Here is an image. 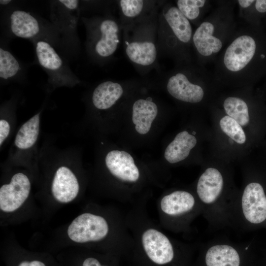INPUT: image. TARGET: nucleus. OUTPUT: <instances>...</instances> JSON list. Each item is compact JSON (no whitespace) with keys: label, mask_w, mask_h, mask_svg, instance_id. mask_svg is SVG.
I'll return each instance as SVG.
<instances>
[{"label":"nucleus","mask_w":266,"mask_h":266,"mask_svg":"<svg viewBox=\"0 0 266 266\" xmlns=\"http://www.w3.org/2000/svg\"><path fill=\"white\" fill-rule=\"evenodd\" d=\"M217 84L249 85L266 77V32L263 27L238 22L237 29L214 62Z\"/></svg>","instance_id":"nucleus-1"},{"label":"nucleus","mask_w":266,"mask_h":266,"mask_svg":"<svg viewBox=\"0 0 266 266\" xmlns=\"http://www.w3.org/2000/svg\"><path fill=\"white\" fill-rule=\"evenodd\" d=\"M144 201L131 205L125 213L133 245L125 259L131 266H182L192 244L175 239L148 216Z\"/></svg>","instance_id":"nucleus-2"},{"label":"nucleus","mask_w":266,"mask_h":266,"mask_svg":"<svg viewBox=\"0 0 266 266\" xmlns=\"http://www.w3.org/2000/svg\"><path fill=\"white\" fill-rule=\"evenodd\" d=\"M215 6L194 31V62L205 66L214 62L234 34L238 25L236 0H217Z\"/></svg>","instance_id":"nucleus-3"},{"label":"nucleus","mask_w":266,"mask_h":266,"mask_svg":"<svg viewBox=\"0 0 266 266\" xmlns=\"http://www.w3.org/2000/svg\"><path fill=\"white\" fill-rule=\"evenodd\" d=\"M67 233L69 238L77 243L108 241L121 260L127 257L133 245L127 225L125 213L121 210L111 219L95 213H82L72 221Z\"/></svg>","instance_id":"nucleus-4"},{"label":"nucleus","mask_w":266,"mask_h":266,"mask_svg":"<svg viewBox=\"0 0 266 266\" xmlns=\"http://www.w3.org/2000/svg\"><path fill=\"white\" fill-rule=\"evenodd\" d=\"M193 33L192 24L175 3L165 1L158 15L157 46L159 57L170 59L175 65L194 62Z\"/></svg>","instance_id":"nucleus-5"},{"label":"nucleus","mask_w":266,"mask_h":266,"mask_svg":"<svg viewBox=\"0 0 266 266\" xmlns=\"http://www.w3.org/2000/svg\"><path fill=\"white\" fill-rule=\"evenodd\" d=\"M158 11L122 28L125 54L142 75L159 68L157 46Z\"/></svg>","instance_id":"nucleus-6"},{"label":"nucleus","mask_w":266,"mask_h":266,"mask_svg":"<svg viewBox=\"0 0 266 266\" xmlns=\"http://www.w3.org/2000/svg\"><path fill=\"white\" fill-rule=\"evenodd\" d=\"M159 225L174 233L189 234L194 220L202 214V207L196 195L175 190L163 196L157 203Z\"/></svg>","instance_id":"nucleus-7"},{"label":"nucleus","mask_w":266,"mask_h":266,"mask_svg":"<svg viewBox=\"0 0 266 266\" xmlns=\"http://www.w3.org/2000/svg\"><path fill=\"white\" fill-rule=\"evenodd\" d=\"M163 77L171 96L191 104L200 103L204 99L206 84L216 83L212 72L195 62L175 65Z\"/></svg>","instance_id":"nucleus-8"},{"label":"nucleus","mask_w":266,"mask_h":266,"mask_svg":"<svg viewBox=\"0 0 266 266\" xmlns=\"http://www.w3.org/2000/svg\"><path fill=\"white\" fill-rule=\"evenodd\" d=\"M87 32L86 50L95 63L108 62L118 49L122 37L119 19L111 14L83 17Z\"/></svg>","instance_id":"nucleus-9"},{"label":"nucleus","mask_w":266,"mask_h":266,"mask_svg":"<svg viewBox=\"0 0 266 266\" xmlns=\"http://www.w3.org/2000/svg\"><path fill=\"white\" fill-rule=\"evenodd\" d=\"M35 51L37 62L47 73L49 81L60 85L79 82L77 76L48 42L42 39L36 41Z\"/></svg>","instance_id":"nucleus-10"},{"label":"nucleus","mask_w":266,"mask_h":266,"mask_svg":"<svg viewBox=\"0 0 266 266\" xmlns=\"http://www.w3.org/2000/svg\"><path fill=\"white\" fill-rule=\"evenodd\" d=\"M204 244L205 266H241V253L249 245L224 237H215Z\"/></svg>","instance_id":"nucleus-11"},{"label":"nucleus","mask_w":266,"mask_h":266,"mask_svg":"<svg viewBox=\"0 0 266 266\" xmlns=\"http://www.w3.org/2000/svg\"><path fill=\"white\" fill-rule=\"evenodd\" d=\"M31 183L27 176L19 172L14 174L10 182L0 188V209L5 212H12L26 201L30 194Z\"/></svg>","instance_id":"nucleus-12"},{"label":"nucleus","mask_w":266,"mask_h":266,"mask_svg":"<svg viewBox=\"0 0 266 266\" xmlns=\"http://www.w3.org/2000/svg\"><path fill=\"white\" fill-rule=\"evenodd\" d=\"M163 0H120L116 1L122 28L157 12Z\"/></svg>","instance_id":"nucleus-13"},{"label":"nucleus","mask_w":266,"mask_h":266,"mask_svg":"<svg viewBox=\"0 0 266 266\" xmlns=\"http://www.w3.org/2000/svg\"><path fill=\"white\" fill-rule=\"evenodd\" d=\"M105 162L110 173L118 180L129 183H135L139 180V169L128 152L111 151L106 155Z\"/></svg>","instance_id":"nucleus-14"},{"label":"nucleus","mask_w":266,"mask_h":266,"mask_svg":"<svg viewBox=\"0 0 266 266\" xmlns=\"http://www.w3.org/2000/svg\"><path fill=\"white\" fill-rule=\"evenodd\" d=\"M52 3L51 18L58 29L67 35L73 33L79 18V1L60 0Z\"/></svg>","instance_id":"nucleus-15"},{"label":"nucleus","mask_w":266,"mask_h":266,"mask_svg":"<svg viewBox=\"0 0 266 266\" xmlns=\"http://www.w3.org/2000/svg\"><path fill=\"white\" fill-rule=\"evenodd\" d=\"M51 191L55 199L61 203H68L76 198L79 185L75 175L69 168L62 166L56 170Z\"/></svg>","instance_id":"nucleus-16"},{"label":"nucleus","mask_w":266,"mask_h":266,"mask_svg":"<svg viewBox=\"0 0 266 266\" xmlns=\"http://www.w3.org/2000/svg\"><path fill=\"white\" fill-rule=\"evenodd\" d=\"M9 28L15 36L25 38L33 39L41 32V27L37 19L30 13L16 9L9 17Z\"/></svg>","instance_id":"nucleus-17"},{"label":"nucleus","mask_w":266,"mask_h":266,"mask_svg":"<svg viewBox=\"0 0 266 266\" xmlns=\"http://www.w3.org/2000/svg\"><path fill=\"white\" fill-rule=\"evenodd\" d=\"M124 92L125 89L121 82L112 80L102 82L93 92V104L99 110L108 109L122 97Z\"/></svg>","instance_id":"nucleus-18"},{"label":"nucleus","mask_w":266,"mask_h":266,"mask_svg":"<svg viewBox=\"0 0 266 266\" xmlns=\"http://www.w3.org/2000/svg\"><path fill=\"white\" fill-rule=\"evenodd\" d=\"M158 112L157 105L151 97L136 100L132 106V120L137 133L141 134L148 133Z\"/></svg>","instance_id":"nucleus-19"},{"label":"nucleus","mask_w":266,"mask_h":266,"mask_svg":"<svg viewBox=\"0 0 266 266\" xmlns=\"http://www.w3.org/2000/svg\"><path fill=\"white\" fill-rule=\"evenodd\" d=\"M197 144V139L187 131L178 133L165 150L164 156L170 164L185 159Z\"/></svg>","instance_id":"nucleus-20"},{"label":"nucleus","mask_w":266,"mask_h":266,"mask_svg":"<svg viewBox=\"0 0 266 266\" xmlns=\"http://www.w3.org/2000/svg\"><path fill=\"white\" fill-rule=\"evenodd\" d=\"M238 18L247 24L263 25L266 16V0H238Z\"/></svg>","instance_id":"nucleus-21"},{"label":"nucleus","mask_w":266,"mask_h":266,"mask_svg":"<svg viewBox=\"0 0 266 266\" xmlns=\"http://www.w3.org/2000/svg\"><path fill=\"white\" fill-rule=\"evenodd\" d=\"M174 2L181 12L196 27L211 11L212 1L208 0H177Z\"/></svg>","instance_id":"nucleus-22"},{"label":"nucleus","mask_w":266,"mask_h":266,"mask_svg":"<svg viewBox=\"0 0 266 266\" xmlns=\"http://www.w3.org/2000/svg\"><path fill=\"white\" fill-rule=\"evenodd\" d=\"M39 122V113H37L21 127L14 141L18 148L27 149L33 145L38 137Z\"/></svg>","instance_id":"nucleus-23"},{"label":"nucleus","mask_w":266,"mask_h":266,"mask_svg":"<svg viewBox=\"0 0 266 266\" xmlns=\"http://www.w3.org/2000/svg\"><path fill=\"white\" fill-rule=\"evenodd\" d=\"M223 107L227 115L241 126H245L249 123L250 118L248 103L242 98L228 97L223 101Z\"/></svg>","instance_id":"nucleus-24"},{"label":"nucleus","mask_w":266,"mask_h":266,"mask_svg":"<svg viewBox=\"0 0 266 266\" xmlns=\"http://www.w3.org/2000/svg\"><path fill=\"white\" fill-rule=\"evenodd\" d=\"M21 70L18 60L8 50L0 48V78L8 80L16 77Z\"/></svg>","instance_id":"nucleus-25"},{"label":"nucleus","mask_w":266,"mask_h":266,"mask_svg":"<svg viewBox=\"0 0 266 266\" xmlns=\"http://www.w3.org/2000/svg\"><path fill=\"white\" fill-rule=\"evenodd\" d=\"M222 131L233 141L238 144H243L246 136L241 126L234 119L228 115L223 117L220 121Z\"/></svg>","instance_id":"nucleus-26"},{"label":"nucleus","mask_w":266,"mask_h":266,"mask_svg":"<svg viewBox=\"0 0 266 266\" xmlns=\"http://www.w3.org/2000/svg\"><path fill=\"white\" fill-rule=\"evenodd\" d=\"M120 261L121 260L116 257H112L107 262L97 257L90 256L83 259L81 266H121Z\"/></svg>","instance_id":"nucleus-27"},{"label":"nucleus","mask_w":266,"mask_h":266,"mask_svg":"<svg viewBox=\"0 0 266 266\" xmlns=\"http://www.w3.org/2000/svg\"><path fill=\"white\" fill-rule=\"evenodd\" d=\"M10 132V125L8 122L3 119L0 120V145L1 146L2 143L8 136Z\"/></svg>","instance_id":"nucleus-28"},{"label":"nucleus","mask_w":266,"mask_h":266,"mask_svg":"<svg viewBox=\"0 0 266 266\" xmlns=\"http://www.w3.org/2000/svg\"><path fill=\"white\" fill-rule=\"evenodd\" d=\"M17 266H46L44 263L40 260H34L23 261Z\"/></svg>","instance_id":"nucleus-29"},{"label":"nucleus","mask_w":266,"mask_h":266,"mask_svg":"<svg viewBox=\"0 0 266 266\" xmlns=\"http://www.w3.org/2000/svg\"><path fill=\"white\" fill-rule=\"evenodd\" d=\"M12 1L10 0H0V3L2 5H6L10 3Z\"/></svg>","instance_id":"nucleus-30"},{"label":"nucleus","mask_w":266,"mask_h":266,"mask_svg":"<svg viewBox=\"0 0 266 266\" xmlns=\"http://www.w3.org/2000/svg\"><path fill=\"white\" fill-rule=\"evenodd\" d=\"M263 25L266 32V16L263 20Z\"/></svg>","instance_id":"nucleus-31"},{"label":"nucleus","mask_w":266,"mask_h":266,"mask_svg":"<svg viewBox=\"0 0 266 266\" xmlns=\"http://www.w3.org/2000/svg\"></svg>","instance_id":"nucleus-32"}]
</instances>
